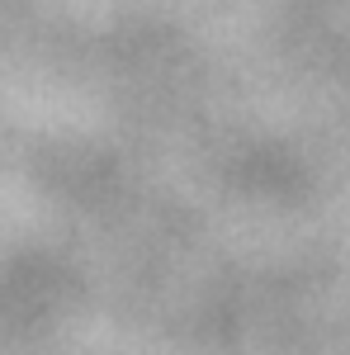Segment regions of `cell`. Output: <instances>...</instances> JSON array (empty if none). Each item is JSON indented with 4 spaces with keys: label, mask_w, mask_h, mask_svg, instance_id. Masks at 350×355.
<instances>
[]
</instances>
